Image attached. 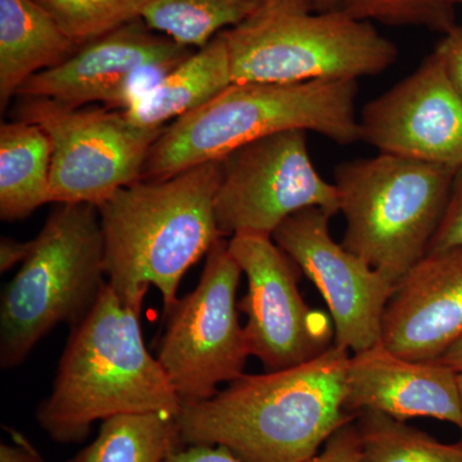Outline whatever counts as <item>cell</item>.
Returning <instances> with one entry per match:
<instances>
[{
	"label": "cell",
	"mask_w": 462,
	"mask_h": 462,
	"mask_svg": "<svg viewBox=\"0 0 462 462\" xmlns=\"http://www.w3.org/2000/svg\"><path fill=\"white\" fill-rule=\"evenodd\" d=\"M457 172L387 153L340 163L343 247L397 284L430 252Z\"/></svg>",
	"instance_id": "7"
},
{
	"label": "cell",
	"mask_w": 462,
	"mask_h": 462,
	"mask_svg": "<svg viewBox=\"0 0 462 462\" xmlns=\"http://www.w3.org/2000/svg\"><path fill=\"white\" fill-rule=\"evenodd\" d=\"M16 120L41 126L51 144V203L98 207L116 191L142 180L149 151L166 129L141 127L107 107H69L17 97Z\"/></svg>",
	"instance_id": "8"
},
{
	"label": "cell",
	"mask_w": 462,
	"mask_h": 462,
	"mask_svg": "<svg viewBox=\"0 0 462 462\" xmlns=\"http://www.w3.org/2000/svg\"><path fill=\"white\" fill-rule=\"evenodd\" d=\"M79 45L141 18L149 0H35Z\"/></svg>",
	"instance_id": "23"
},
{
	"label": "cell",
	"mask_w": 462,
	"mask_h": 462,
	"mask_svg": "<svg viewBox=\"0 0 462 462\" xmlns=\"http://www.w3.org/2000/svg\"><path fill=\"white\" fill-rule=\"evenodd\" d=\"M105 236L89 203H57L0 300V366L16 367L54 327H75L105 288Z\"/></svg>",
	"instance_id": "6"
},
{
	"label": "cell",
	"mask_w": 462,
	"mask_h": 462,
	"mask_svg": "<svg viewBox=\"0 0 462 462\" xmlns=\"http://www.w3.org/2000/svg\"><path fill=\"white\" fill-rule=\"evenodd\" d=\"M32 240L18 242L11 238L0 240V272L11 270L14 264L23 263L32 252Z\"/></svg>",
	"instance_id": "30"
},
{
	"label": "cell",
	"mask_w": 462,
	"mask_h": 462,
	"mask_svg": "<svg viewBox=\"0 0 462 462\" xmlns=\"http://www.w3.org/2000/svg\"><path fill=\"white\" fill-rule=\"evenodd\" d=\"M9 433L12 443L0 445V462H47L23 433L16 430Z\"/></svg>",
	"instance_id": "29"
},
{
	"label": "cell",
	"mask_w": 462,
	"mask_h": 462,
	"mask_svg": "<svg viewBox=\"0 0 462 462\" xmlns=\"http://www.w3.org/2000/svg\"><path fill=\"white\" fill-rule=\"evenodd\" d=\"M229 251L247 276V294L238 309L247 315L249 354L269 372L309 363L334 345L333 321L307 305L296 264L273 238L231 236Z\"/></svg>",
	"instance_id": "11"
},
{
	"label": "cell",
	"mask_w": 462,
	"mask_h": 462,
	"mask_svg": "<svg viewBox=\"0 0 462 462\" xmlns=\"http://www.w3.org/2000/svg\"><path fill=\"white\" fill-rule=\"evenodd\" d=\"M361 437L354 420L331 434L320 454L305 462H360Z\"/></svg>",
	"instance_id": "26"
},
{
	"label": "cell",
	"mask_w": 462,
	"mask_h": 462,
	"mask_svg": "<svg viewBox=\"0 0 462 462\" xmlns=\"http://www.w3.org/2000/svg\"><path fill=\"white\" fill-rule=\"evenodd\" d=\"M267 0H149L142 18L154 32L190 50L238 26Z\"/></svg>",
	"instance_id": "21"
},
{
	"label": "cell",
	"mask_w": 462,
	"mask_h": 462,
	"mask_svg": "<svg viewBox=\"0 0 462 462\" xmlns=\"http://www.w3.org/2000/svg\"><path fill=\"white\" fill-rule=\"evenodd\" d=\"M224 33L234 83L357 81L387 71L400 53L372 23L342 8L315 11L309 0H267Z\"/></svg>",
	"instance_id": "5"
},
{
	"label": "cell",
	"mask_w": 462,
	"mask_h": 462,
	"mask_svg": "<svg viewBox=\"0 0 462 462\" xmlns=\"http://www.w3.org/2000/svg\"><path fill=\"white\" fill-rule=\"evenodd\" d=\"M342 9L357 20L383 25L425 27L445 33L456 27L449 0H342Z\"/></svg>",
	"instance_id": "24"
},
{
	"label": "cell",
	"mask_w": 462,
	"mask_h": 462,
	"mask_svg": "<svg viewBox=\"0 0 462 462\" xmlns=\"http://www.w3.org/2000/svg\"><path fill=\"white\" fill-rule=\"evenodd\" d=\"M361 141L379 153L462 169V96L436 53L364 106Z\"/></svg>",
	"instance_id": "14"
},
{
	"label": "cell",
	"mask_w": 462,
	"mask_h": 462,
	"mask_svg": "<svg viewBox=\"0 0 462 462\" xmlns=\"http://www.w3.org/2000/svg\"><path fill=\"white\" fill-rule=\"evenodd\" d=\"M458 387H460L461 410H462V373L458 374ZM458 428H460V430H461V440H460V443L462 445V420H461V425Z\"/></svg>",
	"instance_id": "33"
},
{
	"label": "cell",
	"mask_w": 462,
	"mask_h": 462,
	"mask_svg": "<svg viewBox=\"0 0 462 462\" xmlns=\"http://www.w3.org/2000/svg\"><path fill=\"white\" fill-rule=\"evenodd\" d=\"M346 410L387 413L398 420L433 418L460 427L458 374L437 361L406 360L382 342L349 358Z\"/></svg>",
	"instance_id": "16"
},
{
	"label": "cell",
	"mask_w": 462,
	"mask_h": 462,
	"mask_svg": "<svg viewBox=\"0 0 462 462\" xmlns=\"http://www.w3.org/2000/svg\"><path fill=\"white\" fill-rule=\"evenodd\" d=\"M434 53L442 60L449 79L462 96V26L447 32Z\"/></svg>",
	"instance_id": "27"
},
{
	"label": "cell",
	"mask_w": 462,
	"mask_h": 462,
	"mask_svg": "<svg viewBox=\"0 0 462 462\" xmlns=\"http://www.w3.org/2000/svg\"><path fill=\"white\" fill-rule=\"evenodd\" d=\"M196 289L167 312L157 360L181 404L202 402L245 374L249 354L236 305L242 269L221 238L206 256Z\"/></svg>",
	"instance_id": "9"
},
{
	"label": "cell",
	"mask_w": 462,
	"mask_h": 462,
	"mask_svg": "<svg viewBox=\"0 0 462 462\" xmlns=\"http://www.w3.org/2000/svg\"><path fill=\"white\" fill-rule=\"evenodd\" d=\"M180 447L176 416L125 413L103 420L96 439L67 462H163Z\"/></svg>",
	"instance_id": "20"
},
{
	"label": "cell",
	"mask_w": 462,
	"mask_h": 462,
	"mask_svg": "<svg viewBox=\"0 0 462 462\" xmlns=\"http://www.w3.org/2000/svg\"><path fill=\"white\" fill-rule=\"evenodd\" d=\"M51 144L38 125H0V218L23 220L51 203Z\"/></svg>",
	"instance_id": "19"
},
{
	"label": "cell",
	"mask_w": 462,
	"mask_h": 462,
	"mask_svg": "<svg viewBox=\"0 0 462 462\" xmlns=\"http://www.w3.org/2000/svg\"><path fill=\"white\" fill-rule=\"evenodd\" d=\"M310 207L339 214L338 191L316 170L307 132L264 136L221 158L215 214L223 236L272 238L282 221Z\"/></svg>",
	"instance_id": "10"
},
{
	"label": "cell",
	"mask_w": 462,
	"mask_h": 462,
	"mask_svg": "<svg viewBox=\"0 0 462 462\" xmlns=\"http://www.w3.org/2000/svg\"><path fill=\"white\" fill-rule=\"evenodd\" d=\"M437 363L445 365L457 374L462 373V338L456 342Z\"/></svg>",
	"instance_id": "31"
},
{
	"label": "cell",
	"mask_w": 462,
	"mask_h": 462,
	"mask_svg": "<svg viewBox=\"0 0 462 462\" xmlns=\"http://www.w3.org/2000/svg\"><path fill=\"white\" fill-rule=\"evenodd\" d=\"M318 12L336 11L342 8V0H309Z\"/></svg>",
	"instance_id": "32"
},
{
	"label": "cell",
	"mask_w": 462,
	"mask_h": 462,
	"mask_svg": "<svg viewBox=\"0 0 462 462\" xmlns=\"http://www.w3.org/2000/svg\"><path fill=\"white\" fill-rule=\"evenodd\" d=\"M331 216L318 207L291 215L273 240L319 289L334 327V345L355 354L380 342L396 284L331 238Z\"/></svg>",
	"instance_id": "13"
},
{
	"label": "cell",
	"mask_w": 462,
	"mask_h": 462,
	"mask_svg": "<svg viewBox=\"0 0 462 462\" xmlns=\"http://www.w3.org/2000/svg\"><path fill=\"white\" fill-rule=\"evenodd\" d=\"M455 247H462V169L456 175L451 196L431 240L430 252Z\"/></svg>",
	"instance_id": "25"
},
{
	"label": "cell",
	"mask_w": 462,
	"mask_h": 462,
	"mask_svg": "<svg viewBox=\"0 0 462 462\" xmlns=\"http://www.w3.org/2000/svg\"><path fill=\"white\" fill-rule=\"evenodd\" d=\"M221 160L161 180H139L98 208L108 284L125 302L142 307L151 285L165 315L178 302L182 276L218 239L215 199Z\"/></svg>",
	"instance_id": "2"
},
{
	"label": "cell",
	"mask_w": 462,
	"mask_h": 462,
	"mask_svg": "<svg viewBox=\"0 0 462 462\" xmlns=\"http://www.w3.org/2000/svg\"><path fill=\"white\" fill-rule=\"evenodd\" d=\"M462 338V247L430 252L396 284L380 342L406 360L438 361Z\"/></svg>",
	"instance_id": "15"
},
{
	"label": "cell",
	"mask_w": 462,
	"mask_h": 462,
	"mask_svg": "<svg viewBox=\"0 0 462 462\" xmlns=\"http://www.w3.org/2000/svg\"><path fill=\"white\" fill-rule=\"evenodd\" d=\"M348 349L245 375L176 415L182 446H224L243 462H305L356 416L346 410Z\"/></svg>",
	"instance_id": "1"
},
{
	"label": "cell",
	"mask_w": 462,
	"mask_h": 462,
	"mask_svg": "<svg viewBox=\"0 0 462 462\" xmlns=\"http://www.w3.org/2000/svg\"><path fill=\"white\" fill-rule=\"evenodd\" d=\"M163 462H243L224 446H182Z\"/></svg>",
	"instance_id": "28"
},
{
	"label": "cell",
	"mask_w": 462,
	"mask_h": 462,
	"mask_svg": "<svg viewBox=\"0 0 462 462\" xmlns=\"http://www.w3.org/2000/svg\"><path fill=\"white\" fill-rule=\"evenodd\" d=\"M357 90L356 80L233 83L202 107L167 125L149 151L142 180L171 178L288 130L354 144L361 141Z\"/></svg>",
	"instance_id": "4"
},
{
	"label": "cell",
	"mask_w": 462,
	"mask_h": 462,
	"mask_svg": "<svg viewBox=\"0 0 462 462\" xmlns=\"http://www.w3.org/2000/svg\"><path fill=\"white\" fill-rule=\"evenodd\" d=\"M79 48L35 0H0V111L32 76L65 62Z\"/></svg>",
	"instance_id": "17"
},
{
	"label": "cell",
	"mask_w": 462,
	"mask_h": 462,
	"mask_svg": "<svg viewBox=\"0 0 462 462\" xmlns=\"http://www.w3.org/2000/svg\"><path fill=\"white\" fill-rule=\"evenodd\" d=\"M233 83L229 47L223 32L173 67L124 109V114L136 126H167L169 121L202 107Z\"/></svg>",
	"instance_id": "18"
},
{
	"label": "cell",
	"mask_w": 462,
	"mask_h": 462,
	"mask_svg": "<svg viewBox=\"0 0 462 462\" xmlns=\"http://www.w3.org/2000/svg\"><path fill=\"white\" fill-rule=\"evenodd\" d=\"M361 437L360 462H462V445L438 442L387 413L363 411L355 418Z\"/></svg>",
	"instance_id": "22"
},
{
	"label": "cell",
	"mask_w": 462,
	"mask_h": 462,
	"mask_svg": "<svg viewBox=\"0 0 462 462\" xmlns=\"http://www.w3.org/2000/svg\"><path fill=\"white\" fill-rule=\"evenodd\" d=\"M193 51L136 18L87 42L60 65L32 76L17 97L51 99L69 107L102 103L126 109Z\"/></svg>",
	"instance_id": "12"
},
{
	"label": "cell",
	"mask_w": 462,
	"mask_h": 462,
	"mask_svg": "<svg viewBox=\"0 0 462 462\" xmlns=\"http://www.w3.org/2000/svg\"><path fill=\"white\" fill-rule=\"evenodd\" d=\"M449 2L452 3V5H462V0H449Z\"/></svg>",
	"instance_id": "34"
},
{
	"label": "cell",
	"mask_w": 462,
	"mask_h": 462,
	"mask_svg": "<svg viewBox=\"0 0 462 462\" xmlns=\"http://www.w3.org/2000/svg\"><path fill=\"white\" fill-rule=\"evenodd\" d=\"M141 311L106 282L93 310L71 328L51 393L35 412L51 440L83 443L94 422L125 413L180 411V398L144 345Z\"/></svg>",
	"instance_id": "3"
}]
</instances>
